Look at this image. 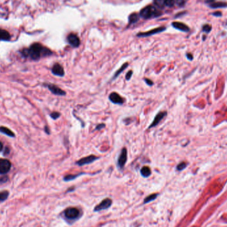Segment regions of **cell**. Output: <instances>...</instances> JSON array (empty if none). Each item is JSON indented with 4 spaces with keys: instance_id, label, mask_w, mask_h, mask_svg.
Returning <instances> with one entry per match:
<instances>
[{
    "instance_id": "4dcf8cb0",
    "label": "cell",
    "mask_w": 227,
    "mask_h": 227,
    "mask_svg": "<svg viewBox=\"0 0 227 227\" xmlns=\"http://www.w3.org/2000/svg\"><path fill=\"white\" fill-rule=\"evenodd\" d=\"M175 3V0H166V5L168 7H173Z\"/></svg>"
},
{
    "instance_id": "5b68a950",
    "label": "cell",
    "mask_w": 227,
    "mask_h": 227,
    "mask_svg": "<svg viewBox=\"0 0 227 227\" xmlns=\"http://www.w3.org/2000/svg\"><path fill=\"white\" fill-rule=\"evenodd\" d=\"M65 216L69 220H75L80 216V211L75 207H69L65 210Z\"/></svg>"
},
{
    "instance_id": "1f68e13d",
    "label": "cell",
    "mask_w": 227,
    "mask_h": 227,
    "mask_svg": "<svg viewBox=\"0 0 227 227\" xmlns=\"http://www.w3.org/2000/svg\"><path fill=\"white\" fill-rule=\"evenodd\" d=\"M177 3L179 5H183L185 3V0H177Z\"/></svg>"
},
{
    "instance_id": "5bb4252c",
    "label": "cell",
    "mask_w": 227,
    "mask_h": 227,
    "mask_svg": "<svg viewBox=\"0 0 227 227\" xmlns=\"http://www.w3.org/2000/svg\"><path fill=\"white\" fill-rule=\"evenodd\" d=\"M128 66H129V64H128V63H125L124 64H123L122 66H121V67L118 69V70H117L116 71V72L114 73V75H113L112 78L110 80V82L113 81V80H116L117 78L118 77V76L122 74V73L126 70V69L127 68Z\"/></svg>"
},
{
    "instance_id": "ba28073f",
    "label": "cell",
    "mask_w": 227,
    "mask_h": 227,
    "mask_svg": "<svg viewBox=\"0 0 227 227\" xmlns=\"http://www.w3.org/2000/svg\"><path fill=\"white\" fill-rule=\"evenodd\" d=\"M45 86L48 88V89L53 94L56 95V96H64L67 94V93L65 90L61 89V88L58 87V86L53 85V84H47Z\"/></svg>"
},
{
    "instance_id": "3957f363",
    "label": "cell",
    "mask_w": 227,
    "mask_h": 227,
    "mask_svg": "<svg viewBox=\"0 0 227 227\" xmlns=\"http://www.w3.org/2000/svg\"><path fill=\"white\" fill-rule=\"evenodd\" d=\"M127 160V151L126 148H123L121 149V152L117 159V166L120 169H122L125 167Z\"/></svg>"
},
{
    "instance_id": "6da1fadb",
    "label": "cell",
    "mask_w": 227,
    "mask_h": 227,
    "mask_svg": "<svg viewBox=\"0 0 227 227\" xmlns=\"http://www.w3.org/2000/svg\"><path fill=\"white\" fill-rule=\"evenodd\" d=\"M22 54L25 57H30L33 60H39L41 57L51 55L53 52L40 43H34L29 47V49H23Z\"/></svg>"
},
{
    "instance_id": "44dd1931",
    "label": "cell",
    "mask_w": 227,
    "mask_h": 227,
    "mask_svg": "<svg viewBox=\"0 0 227 227\" xmlns=\"http://www.w3.org/2000/svg\"><path fill=\"white\" fill-rule=\"evenodd\" d=\"M227 6V4L225 3H222V2H217V3H211L210 5L211 7H213V8H220V7H225Z\"/></svg>"
},
{
    "instance_id": "ac0fdd59",
    "label": "cell",
    "mask_w": 227,
    "mask_h": 227,
    "mask_svg": "<svg viewBox=\"0 0 227 227\" xmlns=\"http://www.w3.org/2000/svg\"><path fill=\"white\" fill-rule=\"evenodd\" d=\"M11 39L10 34L3 29H0V41H9Z\"/></svg>"
},
{
    "instance_id": "603a6c76",
    "label": "cell",
    "mask_w": 227,
    "mask_h": 227,
    "mask_svg": "<svg viewBox=\"0 0 227 227\" xmlns=\"http://www.w3.org/2000/svg\"><path fill=\"white\" fill-rule=\"evenodd\" d=\"M188 163L187 162H182L181 163H179L177 166V167L176 169L177 171H183V169H185V168L187 167V166Z\"/></svg>"
},
{
    "instance_id": "d6986e66",
    "label": "cell",
    "mask_w": 227,
    "mask_h": 227,
    "mask_svg": "<svg viewBox=\"0 0 227 227\" xmlns=\"http://www.w3.org/2000/svg\"><path fill=\"white\" fill-rule=\"evenodd\" d=\"M0 131H1L2 133L4 134L7 135H8V136H10V137H14V134L13 131H11L9 129H8L7 127H0Z\"/></svg>"
},
{
    "instance_id": "cb8c5ba5",
    "label": "cell",
    "mask_w": 227,
    "mask_h": 227,
    "mask_svg": "<svg viewBox=\"0 0 227 227\" xmlns=\"http://www.w3.org/2000/svg\"><path fill=\"white\" fill-rule=\"evenodd\" d=\"M166 0H153L155 4L157 6L160 7V8H162L166 5Z\"/></svg>"
},
{
    "instance_id": "d590c367",
    "label": "cell",
    "mask_w": 227,
    "mask_h": 227,
    "mask_svg": "<svg viewBox=\"0 0 227 227\" xmlns=\"http://www.w3.org/2000/svg\"><path fill=\"white\" fill-rule=\"evenodd\" d=\"M3 148V144H2V143L1 141H0V152H2V151Z\"/></svg>"
},
{
    "instance_id": "8fae6325",
    "label": "cell",
    "mask_w": 227,
    "mask_h": 227,
    "mask_svg": "<svg viewBox=\"0 0 227 227\" xmlns=\"http://www.w3.org/2000/svg\"><path fill=\"white\" fill-rule=\"evenodd\" d=\"M112 201L110 199H108V198L105 199L102 201L99 204H98V205L95 207L94 211H100L102 210L107 209V208H108L112 205Z\"/></svg>"
},
{
    "instance_id": "f1b7e54d",
    "label": "cell",
    "mask_w": 227,
    "mask_h": 227,
    "mask_svg": "<svg viewBox=\"0 0 227 227\" xmlns=\"http://www.w3.org/2000/svg\"><path fill=\"white\" fill-rule=\"evenodd\" d=\"M132 75H133V71H131V70L130 71H128V72L126 73L125 78H126V80H127V81H128V80H130L131 79V76H132Z\"/></svg>"
},
{
    "instance_id": "484cf974",
    "label": "cell",
    "mask_w": 227,
    "mask_h": 227,
    "mask_svg": "<svg viewBox=\"0 0 227 227\" xmlns=\"http://www.w3.org/2000/svg\"><path fill=\"white\" fill-rule=\"evenodd\" d=\"M61 113L58 112H53L50 114L51 118L53 119V120H57L58 118H59L61 117Z\"/></svg>"
},
{
    "instance_id": "e0dca14e",
    "label": "cell",
    "mask_w": 227,
    "mask_h": 227,
    "mask_svg": "<svg viewBox=\"0 0 227 227\" xmlns=\"http://www.w3.org/2000/svg\"><path fill=\"white\" fill-rule=\"evenodd\" d=\"M140 173L144 177H149L152 174V171L149 167L144 166L140 169Z\"/></svg>"
},
{
    "instance_id": "9c48e42d",
    "label": "cell",
    "mask_w": 227,
    "mask_h": 227,
    "mask_svg": "<svg viewBox=\"0 0 227 227\" xmlns=\"http://www.w3.org/2000/svg\"><path fill=\"white\" fill-rule=\"evenodd\" d=\"M51 72L54 76H59V77H63L65 75V72L63 66L59 63H55L51 68Z\"/></svg>"
},
{
    "instance_id": "7402d4cb",
    "label": "cell",
    "mask_w": 227,
    "mask_h": 227,
    "mask_svg": "<svg viewBox=\"0 0 227 227\" xmlns=\"http://www.w3.org/2000/svg\"><path fill=\"white\" fill-rule=\"evenodd\" d=\"M157 195H158V194H155V193L152 194V195H149L144 199V203H148L151 202V201L153 200H155L157 197Z\"/></svg>"
},
{
    "instance_id": "d4e9b609",
    "label": "cell",
    "mask_w": 227,
    "mask_h": 227,
    "mask_svg": "<svg viewBox=\"0 0 227 227\" xmlns=\"http://www.w3.org/2000/svg\"><path fill=\"white\" fill-rule=\"evenodd\" d=\"M8 195H9V193L7 191L0 192V203L3 202V201L6 200L7 197H8Z\"/></svg>"
},
{
    "instance_id": "f546056e",
    "label": "cell",
    "mask_w": 227,
    "mask_h": 227,
    "mask_svg": "<svg viewBox=\"0 0 227 227\" xmlns=\"http://www.w3.org/2000/svg\"><path fill=\"white\" fill-rule=\"evenodd\" d=\"M211 30V27L209 25H204V27H203V31L206 32V33H209Z\"/></svg>"
},
{
    "instance_id": "2e32d148",
    "label": "cell",
    "mask_w": 227,
    "mask_h": 227,
    "mask_svg": "<svg viewBox=\"0 0 227 227\" xmlns=\"http://www.w3.org/2000/svg\"><path fill=\"white\" fill-rule=\"evenodd\" d=\"M86 173H85V172H81V173H79L78 174H75V175H67L64 177L63 179L65 181H71L72 180H75V179L78 178L80 176H81V175H86Z\"/></svg>"
},
{
    "instance_id": "4fadbf2b",
    "label": "cell",
    "mask_w": 227,
    "mask_h": 227,
    "mask_svg": "<svg viewBox=\"0 0 227 227\" xmlns=\"http://www.w3.org/2000/svg\"><path fill=\"white\" fill-rule=\"evenodd\" d=\"M165 29H166L165 27H158L157 29H153V30L152 31H149L147 33H138V36L141 37H148L153 34H156V33H158L162 32L165 30Z\"/></svg>"
},
{
    "instance_id": "277c9868",
    "label": "cell",
    "mask_w": 227,
    "mask_h": 227,
    "mask_svg": "<svg viewBox=\"0 0 227 227\" xmlns=\"http://www.w3.org/2000/svg\"><path fill=\"white\" fill-rule=\"evenodd\" d=\"M100 158V157H98L95 155H90L82 157L81 159L76 161L75 163L76 165H77V166L82 167V166H85V165H89V164L93 163L94 162H96V160L99 159Z\"/></svg>"
},
{
    "instance_id": "30bf717a",
    "label": "cell",
    "mask_w": 227,
    "mask_h": 227,
    "mask_svg": "<svg viewBox=\"0 0 227 227\" xmlns=\"http://www.w3.org/2000/svg\"><path fill=\"white\" fill-rule=\"evenodd\" d=\"M12 163L9 160L5 159H0V173L5 174L11 169Z\"/></svg>"
},
{
    "instance_id": "e575fe53",
    "label": "cell",
    "mask_w": 227,
    "mask_h": 227,
    "mask_svg": "<svg viewBox=\"0 0 227 227\" xmlns=\"http://www.w3.org/2000/svg\"><path fill=\"white\" fill-rule=\"evenodd\" d=\"M214 16H221V12H216L213 13Z\"/></svg>"
},
{
    "instance_id": "4316f807",
    "label": "cell",
    "mask_w": 227,
    "mask_h": 227,
    "mask_svg": "<svg viewBox=\"0 0 227 227\" xmlns=\"http://www.w3.org/2000/svg\"><path fill=\"white\" fill-rule=\"evenodd\" d=\"M106 127V124H104V123H101V124H98V125L96 126V127H95V129L94 131H97V130H101L102 129H104V128H105Z\"/></svg>"
},
{
    "instance_id": "7a4b0ae2",
    "label": "cell",
    "mask_w": 227,
    "mask_h": 227,
    "mask_svg": "<svg viewBox=\"0 0 227 227\" xmlns=\"http://www.w3.org/2000/svg\"><path fill=\"white\" fill-rule=\"evenodd\" d=\"M160 13L157 11L154 6L149 5L144 7L140 12V16L144 19H149V18L159 16Z\"/></svg>"
},
{
    "instance_id": "7c38bea8",
    "label": "cell",
    "mask_w": 227,
    "mask_h": 227,
    "mask_svg": "<svg viewBox=\"0 0 227 227\" xmlns=\"http://www.w3.org/2000/svg\"><path fill=\"white\" fill-rule=\"evenodd\" d=\"M67 41L69 45H71L72 47H75V48L80 46V41L79 37L74 33H71L70 35H68L67 37Z\"/></svg>"
},
{
    "instance_id": "836d02e7",
    "label": "cell",
    "mask_w": 227,
    "mask_h": 227,
    "mask_svg": "<svg viewBox=\"0 0 227 227\" xmlns=\"http://www.w3.org/2000/svg\"><path fill=\"white\" fill-rule=\"evenodd\" d=\"M45 132L47 134H50V130L48 126H45Z\"/></svg>"
},
{
    "instance_id": "83f0119b",
    "label": "cell",
    "mask_w": 227,
    "mask_h": 227,
    "mask_svg": "<svg viewBox=\"0 0 227 227\" xmlns=\"http://www.w3.org/2000/svg\"><path fill=\"white\" fill-rule=\"evenodd\" d=\"M144 80V81H145L146 85H147L149 86H152L153 85H154V83H153V82L152 81V80L151 79H148V78H145Z\"/></svg>"
},
{
    "instance_id": "d6a6232c",
    "label": "cell",
    "mask_w": 227,
    "mask_h": 227,
    "mask_svg": "<svg viewBox=\"0 0 227 227\" xmlns=\"http://www.w3.org/2000/svg\"><path fill=\"white\" fill-rule=\"evenodd\" d=\"M187 58L189 61H192L193 59V55H192L191 54H190V53L187 54Z\"/></svg>"
},
{
    "instance_id": "52a82bcc",
    "label": "cell",
    "mask_w": 227,
    "mask_h": 227,
    "mask_svg": "<svg viewBox=\"0 0 227 227\" xmlns=\"http://www.w3.org/2000/svg\"><path fill=\"white\" fill-rule=\"evenodd\" d=\"M109 100L113 104L117 105H123L124 104L125 100L123 97H122L120 95L116 92H112L109 94Z\"/></svg>"
},
{
    "instance_id": "9a60e30c",
    "label": "cell",
    "mask_w": 227,
    "mask_h": 227,
    "mask_svg": "<svg viewBox=\"0 0 227 227\" xmlns=\"http://www.w3.org/2000/svg\"><path fill=\"white\" fill-rule=\"evenodd\" d=\"M172 25H173V26L175 28H176L180 31L184 32H188L189 31V28L186 25L180 23V22H173Z\"/></svg>"
},
{
    "instance_id": "ffe728a7",
    "label": "cell",
    "mask_w": 227,
    "mask_h": 227,
    "mask_svg": "<svg viewBox=\"0 0 227 227\" xmlns=\"http://www.w3.org/2000/svg\"><path fill=\"white\" fill-rule=\"evenodd\" d=\"M139 17H139V16L136 13L131 14L129 17V23L132 24L135 23V22H137L139 19Z\"/></svg>"
},
{
    "instance_id": "8992f818",
    "label": "cell",
    "mask_w": 227,
    "mask_h": 227,
    "mask_svg": "<svg viewBox=\"0 0 227 227\" xmlns=\"http://www.w3.org/2000/svg\"><path fill=\"white\" fill-rule=\"evenodd\" d=\"M167 116V112L166 111H162V112H159L157 113L156 116L154 117L153 118V120L152 121V122L149 124V126L148 127V129L150 130L152 129L153 127H155L157 126H158V124L162 122V120L166 118V117Z\"/></svg>"
}]
</instances>
